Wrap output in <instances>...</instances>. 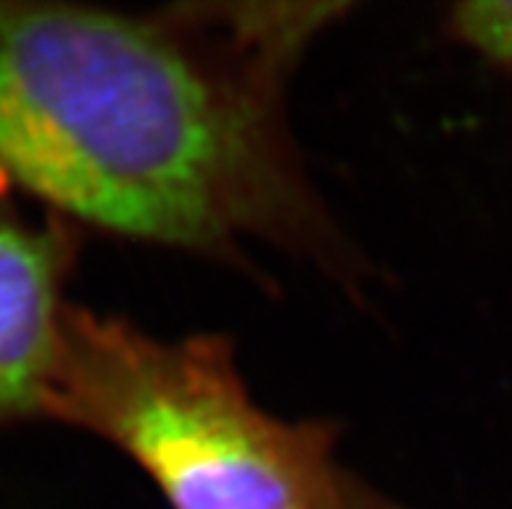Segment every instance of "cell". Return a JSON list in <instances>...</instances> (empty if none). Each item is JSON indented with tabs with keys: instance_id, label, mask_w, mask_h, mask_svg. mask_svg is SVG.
<instances>
[{
	"instance_id": "1",
	"label": "cell",
	"mask_w": 512,
	"mask_h": 509,
	"mask_svg": "<svg viewBox=\"0 0 512 509\" xmlns=\"http://www.w3.org/2000/svg\"><path fill=\"white\" fill-rule=\"evenodd\" d=\"M346 3L151 13L0 0V177L68 226L349 273L299 164L286 86Z\"/></svg>"
},
{
	"instance_id": "2",
	"label": "cell",
	"mask_w": 512,
	"mask_h": 509,
	"mask_svg": "<svg viewBox=\"0 0 512 509\" xmlns=\"http://www.w3.org/2000/svg\"><path fill=\"white\" fill-rule=\"evenodd\" d=\"M50 419L123 452L172 509H331L325 421L260 408L221 336L159 338L73 307Z\"/></svg>"
},
{
	"instance_id": "3",
	"label": "cell",
	"mask_w": 512,
	"mask_h": 509,
	"mask_svg": "<svg viewBox=\"0 0 512 509\" xmlns=\"http://www.w3.org/2000/svg\"><path fill=\"white\" fill-rule=\"evenodd\" d=\"M0 177V426L50 419L73 304V226L19 208Z\"/></svg>"
},
{
	"instance_id": "4",
	"label": "cell",
	"mask_w": 512,
	"mask_h": 509,
	"mask_svg": "<svg viewBox=\"0 0 512 509\" xmlns=\"http://www.w3.org/2000/svg\"><path fill=\"white\" fill-rule=\"evenodd\" d=\"M448 26L453 39L468 50H474L497 68L512 71V0L453 6Z\"/></svg>"
},
{
	"instance_id": "5",
	"label": "cell",
	"mask_w": 512,
	"mask_h": 509,
	"mask_svg": "<svg viewBox=\"0 0 512 509\" xmlns=\"http://www.w3.org/2000/svg\"><path fill=\"white\" fill-rule=\"evenodd\" d=\"M331 509H406L401 504H396L393 499L377 494L375 489L354 478L351 473L344 476V484H341V491H338L336 502H333Z\"/></svg>"
}]
</instances>
